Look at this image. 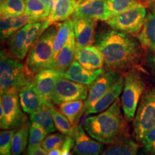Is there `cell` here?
<instances>
[{
    "mask_svg": "<svg viewBox=\"0 0 155 155\" xmlns=\"http://www.w3.org/2000/svg\"><path fill=\"white\" fill-rule=\"evenodd\" d=\"M124 85V75H122L118 79V81L111 86L108 90L101 97L94 106H93L88 111L83 114H96L104 111L109 108L116 100L123 91Z\"/></svg>",
    "mask_w": 155,
    "mask_h": 155,
    "instance_id": "18",
    "label": "cell"
},
{
    "mask_svg": "<svg viewBox=\"0 0 155 155\" xmlns=\"http://www.w3.org/2000/svg\"><path fill=\"white\" fill-rule=\"evenodd\" d=\"M152 2H155V0H153V1Z\"/></svg>",
    "mask_w": 155,
    "mask_h": 155,
    "instance_id": "47",
    "label": "cell"
},
{
    "mask_svg": "<svg viewBox=\"0 0 155 155\" xmlns=\"http://www.w3.org/2000/svg\"><path fill=\"white\" fill-rule=\"evenodd\" d=\"M63 74L55 69L47 68L42 70L34 76L35 86L45 102L51 101L56 83L60 78L63 77Z\"/></svg>",
    "mask_w": 155,
    "mask_h": 155,
    "instance_id": "13",
    "label": "cell"
},
{
    "mask_svg": "<svg viewBox=\"0 0 155 155\" xmlns=\"http://www.w3.org/2000/svg\"><path fill=\"white\" fill-rule=\"evenodd\" d=\"M138 39L144 47L155 51V11L152 9L147 15Z\"/></svg>",
    "mask_w": 155,
    "mask_h": 155,
    "instance_id": "25",
    "label": "cell"
},
{
    "mask_svg": "<svg viewBox=\"0 0 155 155\" xmlns=\"http://www.w3.org/2000/svg\"><path fill=\"white\" fill-rule=\"evenodd\" d=\"M42 3L44 4L45 7L47 8L48 12L51 13L57 5L58 0H40Z\"/></svg>",
    "mask_w": 155,
    "mask_h": 155,
    "instance_id": "39",
    "label": "cell"
},
{
    "mask_svg": "<svg viewBox=\"0 0 155 155\" xmlns=\"http://www.w3.org/2000/svg\"><path fill=\"white\" fill-rule=\"evenodd\" d=\"M50 111L53 116L55 127L60 132L66 136H73L74 134V126L71 124V122L65 115L59 111L55 107H54L51 101L46 102Z\"/></svg>",
    "mask_w": 155,
    "mask_h": 155,
    "instance_id": "27",
    "label": "cell"
},
{
    "mask_svg": "<svg viewBox=\"0 0 155 155\" xmlns=\"http://www.w3.org/2000/svg\"><path fill=\"white\" fill-rule=\"evenodd\" d=\"M88 94V86L74 82L65 78L58 79L52 96L51 101L55 105L71 101H86Z\"/></svg>",
    "mask_w": 155,
    "mask_h": 155,
    "instance_id": "9",
    "label": "cell"
},
{
    "mask_svg": "<svg viewBox=\"0 0 155 155\" xmlns=\"http://www.w3.org/2000/svg\"><path fill=\"white\" fill-rule=\"evenodd\" d=\"M28 155H48V152L42 148V146H38L32 150L28 151Z\"/></svg>",
    "mask_w": 155,
    "mask_h": 155,
    "instance_id": "40",
    "label": "cell"
},
{
    "mask_svg": "<svg viewBox=\"0 0 155 155\" xmlns=\"http://www.w3.org/2000/svg\"><path fill=\"white\" fill-rule=\"evenodd\" d=\"M29 24L13 33L8 40V53L13 57L22 61L28 55L26 50V37Z\"/></svg>",
    "mask_w": 155,
    "mask_h": 155,
    "instance_id": "21",
    "label": "cell"
},
{
    "mask_svg": "<svg viewBox=\"0 0 155 155\" xmlns=\"http://www.w3.org/2000/svg\"><path fill=\"white\" fill-rule=\"evenodd\" d=\"M95 45L104 56L106 71L124 73L131 69H141L144 45L129 34L113 29L103 30L95 38Z\"/></svg>",
    "mask_w": 155,
    "mask_h": 155,
    "instance_id": "1",
    "label": "cell"
},
{
    "mask_svg": "<svg viewBox=\"0 0 155 155\" xmlns=\"http://www.w3.org/2000/svg\"><path fill=\"white\" fill-rule=\"evenodd\" d=\"M36 22L38 21L25 13L19 16L15 17L1 15L0 32H1L2 40L8 39L12 35L19 29L22 28L25 25Z\"/></svg>",
    "mask_w": 155,
    "mask_h": 155,
    "instance_id": "19",
    "label": "cell"
},
{
    "mask_svg": "<svg viewBox=\"0 0 155 155\" xmlns=\"http://www.w3.org/2000/svg\"><path fill=\"white\" fill-rule=\"evenodd\" d=\"M124 73L114 71H105L88 86V94L84 101V107L81 114L86 113L94 106L101 97L111 88Z\"/></svg>",
    "mask_w": 155,
    "mask_h": 155,
    "instance_id": "10",
    "label": "cell"
},
{
    "mask_svg": "<svg viewBox=\"0 0 155 155\" xmlns=\"http://www.w3.org/2000/svg\"><path fill=\"white\" fill-rule=\"evenodd\" d=\"M146 83L141 69H131L124 73V85L121 98L124 115L128 121H131L144 93Z\"/></svg>",
    "mask_w": 155,
    "mask_h": 155,
    "instance_id": "5",
    "label": "cell"
},
{
    "mask_svg": "<svg viewBox=\"0 0 155 155\" xmlns=\"http://www.w3.org/2000/svg\"><path fill=\"white\" fill-rule=\"evenodd\" d=\"M49 22L46 19L40 22H36L29 24L26 37V50L29 53L31 48L42 35V34L50 26Z\"/></svg>",
    "mask_w": 155,
    "mask_h": 155,
    "instance_id": "29",
    "label": "cell"
},
{
    "mask_svg": "<svg viewBox=\"0 0 155 155\" xmlns=\"http://www.w3.org/2000/svg\"><path fill=\"white\" fill-rule=\"evenodd\" d=\"M139 148V144L127 136L110 144L101 155H137Z\"/></svg>",
    "mask_w": 155,
    "mask_h": 155,
    "instance_id": "23",
    "label": "cell"
},
{
    "mask_svg": "<svg viewBox=\"0 0 155 155\" xmlns=\"http://www.w3.org/2000/svg\"><path fill=\"white\" fill-rule=\"evenodd\" d=\"M25 0H7L1 4L0 13L5 16H19L25 13Z\"/></svg>",
    "mask_w": 155,
    "mask_h": 155,
    "instance_id": "32",
    "label": "cell"
},
{
    "mask_svg": "<svg viewBox=\"0 0 155 155\" xmlns=\"http://www.w3.org/2000/svg\"><path fill=\"white\" fill-rule=\"evenodd\" d=\"M25 14L33 17L38 22L46 20L50 13L40 0H25Z\"/></svg>",
    "mask_w": 155,
    "mask_h": 155,
    "instance_id": "31",
    "label": "cell"
},
{
    "mask_svg": "<svg viewBox=\"0 0 155 155\" xmlns=\"http://www.w3.org/2000/svg\"><path fill=\"white\" fill-rule=\"evenodd\" d=\"M86 132L81 126H74L75 145L73 152L76 155H101L104 150V144L96 139L94 140Z\"/></svg>",
    "mask_w": 155,
    "mask_h": 155,
    "instance_id": "11",
    "label": "cell"
},
{
    "mask_svg": "<svg viewBox=\"0 0 155 155\" xmlns=\"http://www.w3.org/2000/svg\"><path fill=\"white\" fill-rule=\"evenodd\" d=\"M65 138L66 135L61 132L51 134L45 137V139L42 141L41 146L48 152L55 149L62 148Z\"/></svg>",
    "mask_w": 155,
    "mask_h": 155,
    "instance_id": "35",
    "label": "cell"
},
{
    "mask_svg": "<svg viewBox=\"0 0 155 155\" xmlns=\"http://www.w3.org/2000/svg\"><path fill=\"white\" fill-rule=\"evenodd\" d=\"M75 145V138L73 136H66V138L62 147V155H72L71 150Z\"/></svg>",
    "mask_w": 155,
    "mask_h": 155,
    "instance_id": "38",
    "label": "cell"
},
{
    "mask_svg": "<svg viewBox=\"0 0 155 155\" xmlns=\"http://www.w3.org/2000/svg\"><path fill=\"white\" fill-rule=\"evenodd\" d=\"M84 107V101H71L61 104L59 105V110L65 115L71 122V124H76L78 117L82 113Z\"/></svg>",
    "mask_w": 155,
    "mask_h": 155,
    "instance_id": "30",
    "label": "cell"
},
{
    "mask_svg": "<svg viewBox=\"0 0 155 155\" xmlns=\"http://www.w3.org/2000/svg\"><path fill=\"white\" fill-rule=\"evenodd\" d=\"M73 31V19H68L60 23L58 30L56 34L53 43V62L57 58L58 54L64 48L68 41L70 36ZM52 65V66H53ZM51 66V68H52Z\"/></svg>",
    "mask_w": 155,
    "mask_h": 155,
    "instance_id": "24",
    "label": "cell"
},
{
    "mask_svg": "<svg viewBox=\"0 0 155 155\" xmlns=\"http://www.w3.org/2000/svg\"><path fill=\"white\" fill-rule=\"evenodd\" d=\"M106 70L101 68L96 71H90L83 67L76 60H74L65 72L63 77L74 82L89 86L99 75L105 72Z\"/></svg>",
    "mask_w": 155,
    "mask_h": 155,
    "instance_id": "17",
    "label": "cell"
},
{
    "mask_svg": "<svg viewBox=\"0 0 155 155\" xmlns=\"http://www.w3.org/2000/svg\"><path fill=\"white\" fill-rule=\"evenodd\" d=\"M18 96L23 111L30 115L41 108L45 104L37 90L33 81L23 87L19 91Z\"/></svg>",
    "mask_w": 155,
    "mask_h": 155,
    "instance_id": "16",
    "label": "cell"
},
{
    "mask_svg": "<svg viewBox=\"0 0 155 155\" xmlns=\"http://www.w3.org/2000/svg\"><path fill=\"white\" fill-rule=\"evenodd\" d=\"M28 123L17 94H1L0 127L3 130L17 129Z\"/></svg>",
    "mask_w": 155,
    "mask_h": 155,
    "instance_id": "7",
    "label": "cell"
},
{
    "mask_svg": "<svg viewBox=\"0 0 155 155\" xmlns=\"http://www.w3.org/2000/svg\"><path fill=\"white\" fill-rule=\"evenodd\" d=\"M145 155H155V127L141 140Z\"/></svg>",
    "mask_w": 155,
    "mask_h": 155,
    "instance_id": "37",
    "label": "cell"
},
{
    "mask_svg": "<svg viewBox=\"0 0 155 155\" xmlns=\"http://www.w3.org/2000/svg\"><path fill=\"white\" fill-rule=\"evenodd\" d=\"M73 20L76 48L85 47L95 42L94 31L96 20L75 15Z\"/></svg>",
    "mask_w": 155,
    "mask_h": 155,
    "instance_id": "14",
    "label": "cell"
},
{
    "mask_svg": "<svg viewBox=\"0 0 155 155\" xmlns=\"http://www.w3.org/2000/svg\"><path fill=\"white\" fill-rule=\"evenodd\" d=\"M60 23H54L46 30L29 52L25 68L34 78L42 70L50 68L53 62V43Z\"/></svg>",
    "mask_w": 155,
    "mask_h": 155,
    "instance_id": "3",
    "label": "cell"
},
{
    "mask_svg": "<svg viewBox=\"0 0 155 155\" xmlns=\"http://www.w3.org/2000/svg\"><path fill=\"white\" fill-rule=\"evenodd\" d=\"M152 10L155 11V2L153 3V5H152Z\"/></svg>",
    "mask_w": 155,
    "mask_h": 155,
    "instance_id": "44",
    "label": "cell"
},
{
    "mask_svg": "<svg viewBox=\"0 0 155 155\" xmlns=\"http://www.w3.org/2000/svg\"><path fill=\"white\" fill-rule=\"evenodd\" d=\"M48 134L47 131L38 124L31 123L28 151L32 150L38 146H41L42 141L47 137Z\"/></svg>",
    "mask_w": 155,
    "mask_h": 155,
    "instance_id": "33",
    "label": "cell"
},
{
    "mask_svg": "<svg viewBox=\"0 0 155 155\" xmlns=\"http://www.w3.org/2000/svg\"><path fill=\"white\" fill-rule=\"evenodd\" d=\"M74 15L96 21H106L110 18L108 0H77Z\"/></svg>",
    "mask_w": 155,
    "mask_h": 155,
    "instance_id": "12",
    "label": "cell"
},
{
    "mask_svg": "<svg viewBox=\"0 0 155 155\" xmlns=\"http://www.w3.org/2000/svg\"><path fill=\"white\" fill-rule=\"evenodd\" d=\"M77 8V0H58L47 20L50 25L64 22L73 16Z\"/></svg>",
    "mask_w": 155,
    "mask_h": 155,
    "instance_id": "22",
    "label": "cell"
},
{
    "mask_svg": "<svg viewBox=\"0 0 155 155\" xmlns=\"http://www.w3.org/2000/svg\"><path fill=\"white\" fill-rule=\"evenodd\" d=\"M33 81L20 60L6 52L1 51L0 58V90L1 94H19L23 87Z\"/></svg>",
    "mask_w": 155,
    "mask_h": 155,
    "instance_id": "4",
    "label": "cell"
},
{
    "mask_svg": "<svg viewBox=\"0 0 155 155\" xmlns=\"http://www.w3.org/2000/svg\"><path fill=\"white\" fill-rule=\"evenodd\" d=\"M75 50H76V43H75L74 32L73 31L68 41L58 54L51 68L63 73L75 60Z\"/></svg>",
    "mask_w": 155,
    "mask_h": 155,
    "instance_id": "20",
    "label": "cell"
},
{
    "mask_svg": "<svg viewBox=\"0 0 155 155\" xmlns=\"http://www.w3.org/2000/svg\"><path fill=\"white\" fill-rule=\"evenodd\" d=\"M22 155H28V154H23Z\"/></svg>",
    "mask_w": 155,
    "mask_h": 155,
    "instance_id": "46",
    "label": "cell"
},
{
    "mask_svg": "<svg viewBox=\"0 0 155 155\" xmlns=\"http://www.w3.org/2000/svg\"><path fill=\"white\" fill-rule=\"evenodd\" d=\"M30 134V127L27 123L15 131L12 140V154L21 155L28 144Z\"/></svg>",
    "mask_w": 155,
    "mask_h": 155,
    "instance_id": "28",
    "label": "cell"
},
{
    "mask_svg": "<svg viewBox=\"0 0 155 155\" xmlns=\"http://www.w3.org/2000/svg\"><path fill=\"white\" fill-rule=\"evenodd\" d=\"M151 66H152L153 75H154V76L155 77V54L153 55L152 61H151Z\"/></svg>",
    "mask_w": 155,
    "mask_h": 155,
    "instance_id": "42",
    "label": "cell"
},
{
    "mask_svg": "<svg viewBox=\"0 0 155 155\" xmlns=\"http://www.w3.org/2000/svg\"><path fill=\"white\" fill-rule=\"evenodd\" d=\"M75 60L90 71L104 68V58L101 50L96 45H89L76 48Z\"/></svg>",
    "mask_w": 155,
    "mask_h": 155,
    "instance_id": "15",
    "label": "cell"
},
{
    "mask_svg": "<svg viewBox=\"0 0 155 155\" xmlns=\"http://www.w3.org/2000/svg\"><path fill=\"white\" fill-rule=\"evenodd\" d=\"M140 3L138 0H108L110 17L129 10Z\"/></svg>",
    "mask_w": 155,
    "mask_h": 155,
    "instance_id": "34",
    "label": "cell"
},
{
    "mask_svg": "<svg viewBox=\"0 0 155 155\" xmlns=\"http://www.w3.org/2000/svg\"><path fill=\"white\" fill-rule=\"evenodd\" d=\"M48 155H62V149H55V150L50 151V152H48Z\"/></svg>",
    "mask_w": 155,
    "mask_h": 155,
    "instance_id": "41",
    "label": "cell"
},
{
    "mask_svg": "<svg viewBox=\"0 0 155 155\" xmlns=\"http://www.w3.org/2000/svg\"><path fill=\"white\" fill-rule=\"evenodd\" d=\"M121 108V101L118 98L104 111L91 115L83 129L93 139L104 144H111L127 137L126 118Z\"/></svg>",
    "mask_w": 155,
    "mask_h": 155,
    "instance_id": "2",
    "label": "cell"
},
{
    "mask_svg": "<svg viewBox=\"0 0 155 155\" xmlns=\"http://www.w3.org/2000/svg\"><path fill=\"white\" fill-rule=\"evenodd\" d=\"M30 120L31 123L38 124L39 125L43 127L48 134L54 133L57 130L53 116L46 102L41 108L35 113L30 114Z\"/></svg>",
    "mask_w": 155,
    "mask_h": 155,
    "instance_id": "26",
    "label": "cell"
},
{
    "mask_svg": "<svg viewBox=\"0 0 155 155\" xmlns=\"http://www.w3.org/2000/svg\"><path fill=\"white\" fill-rule=\"evenodd\" d=\"M146 17V7L140 3L129 10L111 17L106 22L114 30L135 35L141 32Z\"/></svg>",
    "mask_w": 155,
    "mask_h": 155,
    "instance_id": "8",
    "label": "cell"
},
{
    "mask_svg": "<svg viewBox=\"0 0 155 155\" xmlns=\"http://www.w3.org/2000/svg\"><path fill=\"white\" fill-rule=\"evenodd\" d=\"M141 2H152L153 0H140Z\"/></svg>",
    "mask_w": 155,
    "mask_h": 155,
    "instance_id": "43",
    "label": "cell"
},
{
    "mask_svg": "<svg viewBox=\"0 0 155 155\" xmlns=\"http://www.w3.org/2000/svg\"><path fill=\"white\" fill-rule=\"evenodd\" d=\"M6 1H7V0H0V3L3 4V3L5 2H6Z\"/></svg>",
    "mask_w": 155,
    "mask_h": 155,
    "instance_id": "45",
    "label": "cell"
},
{
    "mask_svg": "<svg viewBox=\"0 0 155 155\" xmlns=\"http://www.w3.org/2000/svg\"><path fill=\"white\" fill-rule=\"evenodd\" d=\"M17 129L3 130L0 133V155L12 154V140Z\"/></svg>",
    "mask_w": 155,
    "mask_h": 155,
    "instance_id": "36",
    "label": "cell"
},
{
    "mask_svg": "<svg viewBox=\"0 0 155 155\" xmlns=\"http://www.w3.org/2000/svg\"><path fill=\"white\" fill-rule=\"evenodd\" d=\"M155 127V88L144 91L134 119V131L137 141Z\"/></svg>",
    "mask_w": 155,
    "mask_h": 155,
    "instance_id": "6",
    "label": "cell"
}]
</instances>
